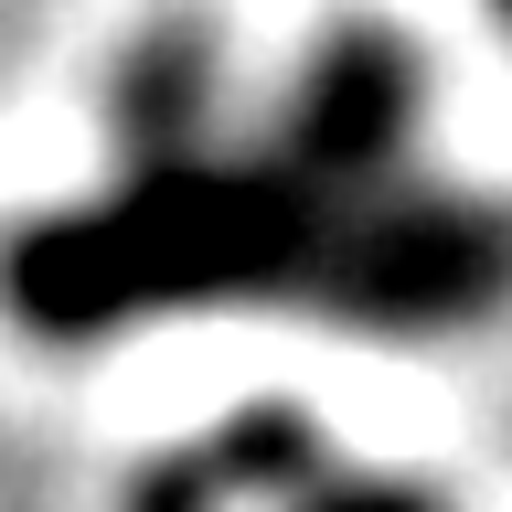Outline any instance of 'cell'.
I'll use <instances>...</instances> for the list:
<instances>
[{
	"mask_svg": "<svg viewBox=\"0 0 512 512\" xmlns=\"http://www.w3.org/2000/svg\"><path fill=\"white\" fill-rule=\"evenodd\" d=\"M139 512H438L406 480L342 470L299 438V416H235L214 448H192L139 491Z\"/></svg>",
	"mask_w": 512,
	"mask_h": 512,
	"instance_id": "1",
	"label": "cell"
}]
</instances>
